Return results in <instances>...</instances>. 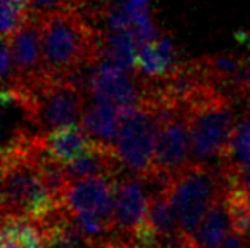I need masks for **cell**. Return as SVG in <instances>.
<instances>
[{"instance_id":"cell-1","label":"cell","mask_w":250,"mask_h":248,"mask_svg":"<svg viewBox=\"0 0 250 248\" xmlns=\"http://www.w3.org/2000/svg\"><path fill=\"white\" fill-rule=\"evenodd\" d=\"M44 75L67 79L81 68L102 62V30L76 10H59L40 18Z\"/></svg>"},{"instance_id":"cell-2","label":"cell","mask_w":250,"mask_h":248,"mask_svg":"<svg viewBox=\"0 0 250 248\" xmlns=\"http://www.w3.org/2000/svg\"><path fill=\"white\" fill-rule=\"evenodd\" d=\"M27 132H18L2 152V217L40 220L62 206L54 199L25 149Z\"/></svg>"},{"instance_id":"cell-3","label":"cell","mask_w":250,"mask_h":248,"mask_svg":"<svg viewBox=\"0 0 250 248\" xmlns=\"http://www.w3.org/2000/svg\"><path fill=\"white\" fill-rule=\"evenodd\" d=\"M85 96L84 90L75 82L49 76H42L29 86L2 92L3 103L21 108L25 119L40 133L81 122Z\"/></svg>"},{"instance_id":"cell-4","label":"cell","mask_w":250,"mask_h":248,"mask_svg":"<svg viewBox=\"0 0 250 248\" xmlns=\"http://www.w3.org/2000/svg\"><path fill=\"white\" fill-rule=\"evenodd\" d=\"M192 161L220 160L236 127L231 96L214 86L203 89L187 104Z\"/></svg>"},{"instance_id":"cell-5","label":"cell","mask_w":250,"mask_h":248,"mask_svg":"<svg viewBox=\"0 0 250 248\" xmlns=\"http://www.w3.org/2000/svg\"><path fill=\"white\" fill-rule=\"evenodd\" d=\"M227 180L220 166L192 161L168 180V194L177 223L190 242Z\"/></svg>"},{"instance_id":"cell-6","label":"cell","mask_w":250,"mask_h":248,"mask_svg":"<svg viewBox=\"0 0 250 248\" xmlns=\"http://www.w3.org/2000/svg\"><path fill=\"white\" fill-rule=\"evenodd\" d=\"M157 125V103L152 100L122 109L121 125L113 146L130 174L141 177L152 174Z\"/></svg>"},{"instance_id":"cell-7","label":"cell","mask_w":250,"mask_h":248,"mask_svg":"<svg viewBox=\"0 0 250 248\" xmlns=\"http://www.w3.org/2000/svg\"><path fill=\"white\" fill-rule=\"evenodd\" d=\"M157 122L152 174L169 180L192 163L188 160L192 156V138L186 104L157 103Z\"/></svg>"},{"instance_id":"cell-8","label":"cell","mask_w":250,"mask_h":248,"mask_svg":"<svg viewBox=\"0 0 250 248\" xmlns=\"http://www.w3.org/2000/svg\"><path fill=\"white\" fill-rule=\"evenodd\" d=\"M87 94L90 100L111 101L122 109H128L146 100L147 76L102 60L92 71Z\"/></svg>"},{"instance_id":"cell-9","label":"cell","mask_w":250,"mask_h":248,"mask_svg":"<svg viewBox=\"0 0 250 248\" xmlns=\"http://www.w3.org/2000/svg\"><path fill=\"white\" fill-rule=\"evenodd\" d=\"M150 188L146 177L130 174L117 180L113 209V239L130 245L136 231L144 225L149 210Z\"/></svg>"},{"instance_id":"cell-10","label":"cell","mask_w":250,"mask_h":248,"mask_svg":"<svg viewBox=\"0 0 250 248\" xmlns=\"http://www.w3.org/2000/svg\"><path fill=\"white\" fill-rule=\"evenodd\" d=\"M117 180L111 177H84L70 180L63 191L62 206L73 215H89L113 225Z\"/></svg>"},{"instance_id":"cell-11","label":"cell","mask_w":250,"mask_h":248,"mask_svg":"<svg viewBox=\"0 0 250 248\" xmlns=\"http://www.w3.org/2000/svg\"><path fill=\"white\" fill-rule=\"evenodd\" d=\"M5 38V37H2ZM15 62L18 82L13 89L29 86L44 75L40 16L32 15L10 38H6ZM10 89V90H13Z\"/></svg>"},{"instance_id":"cell-12","label":"cell","mask_w":250,"mask_h":248,"mask_svg":"<svg viewBox=\"0 0 250 248\" xmlns=\"http://www.w3.org/2000/svg\"><path fill=\"white\" fill-rule=\"evenodd\" d=\"M63 166L68 182L84 177L116 179L119 175L121 169L124 168L113 144H106V142L94 139L78 158Z\"/></svg>"},{"instance_id":"cell-13","label":"cell","mask_w":250,"mask_h":248,"mask_svg":"<svg viewBox=\"0 0 250 248\" xmlns=\"http://www.w3.org/2000/svg\"><path fill=\"white\" fill-rule=\"evenodd\" d=\"M231 217L227 204V185L210 206L206 217L196 229L192 248H220L223 240L231 232Z\"/></svg>"},{"instance_id":"cell-14","label":"cell","mask_w":250,"mask_h":248,"mask_svg":"<svg viewBox=\"0 0 250 248\" xmlns=\"http://www.w3.org/2000/svg\"><path fill=\"white\" fill-rule=\"evenodd\" d=\"M122 108L104 100H90L81 119V127L94 141L114 144L121 125Z\"/></svg>"},{"instance_id":"cell-15","label":"cell","mask_w":250,"mask_h":248,"mask_svg":"<svg viewBox=\"0 0 250 248\" xmlns=\"http://www.w3.org/2000/svg\"><path fill=\"white\" fill-rule=\"evenodd\" d=\"M174 46L169 38L159 37L138 48L135 70L147 77H163L176 67Z\"/></svg>"},{"instance_id":"cell-16","label":"cell","mask_w":250,"mask_h":248,"mask_svg":"<svg viewBox=\"0 0 250 248\" xmlns=\"http://www.w3.org/2000/svg\"><path fill=\"white\" fill-rule=\"evenodd\" d=\"M44 142L57 161L68 165L90 146L92 138L80 125H65L44 133Z\"/></svg>"},{"instance_id":"cell-17","label":"cell","mask_w":250,"mask_h":248,"mask_svg":"<svg viewBox=\"0 0 250 248\" xmlns=\"http://www.w3.org/2000/svg\"><path fill=\"white\" fill-rule=\"evenodd\" d=\"M138 44L133 30H106L102 32V60L113 62L124 70H135Z\"/></svg>"},{"instance_id":"cell-18","label":"cell","mask_w":250,"mask_h":248,"mask_svg":"<svg viewBox=\"0 0 250 248\" xmlns=\"http://www.w3.org/2000/svg\"><path fill=\"white\" fill-rule=\"evenodd\" d=\"M227 204L233 231L250 240V191L241 185L227 182Z\"/></svg>"},{"instance_id":"cell-19","label":"cell","mask_w":250,"mask_h":248,"mask_svg":"<svg viewBox=\"0 0 250 248\" xmlns=\"http://www.w3.org/2000/svg\"><path fill=\"white\" fill-rule=\"evenodd\" d=\"M30 16L29 0H2V37L10 38Z\"/></svg>"},{"instance_id":"cell-20","label":"cell","mask_w":250,"mask_h":248,"mask_svg":"<svg viewBox=\"0 0 250 248\" xmlns=\"http://www.w3.org/2000/svg\"><path fill=\"white\" fill-rule=\"evenodd\" d=\"M29 2H30L32 15L40 18L67 8V0H29Z\"/></svg>"},{"instance_id":"cell-21","label":"cell","mask_w":250,"mask_h":248,"mask_svg":"<svg viewBox=\"0 0 250 248\" xmlns=\"http://www.w3.org/2000/svg\"><path fill=\"white\" fill-rule=\"evenodd\" d=\"M247 244H249V239H246L244 236H241L239 232L231 229V232L228 234L227 239L223 240L220 248H247Z\"/></svg>"},{"instance_id":"cell-22","label":"cell","mask_w":250,"mask_h":248,"mask_svg":"<svg viewBox=\"0 0 250 248\" xmlns=\"http://www.w3.org/2000/svg\"><path fill=\"white\" fill-rule=\"evenodd\" d=\"M2 248H27L22 244L13 242V240H2Z\"/></svg>"},{"instance_id":"cell-23","label":"cell","mask_w":250,"mask_h":248,"mask_svg":"<svg viewBox=\"0 0 250 248\" xmlns=\"http://www.w3.org/2000/svg\"><path fill=\"white\" fill-rule=\"evenodd\" d=\"M32 248H46L43 244H38V245H34V247H32Z\"/></svg>"},{"instance_id":"cell-24","label":"cell","mask_w":250,"mask_h":248,"mask_svg":"<svg viewBox=\"0 0 250 248\" xmlns=\"http://www.w3.org/2000/svg\"><path fill=\"white\" fill-rule=\"evenodd\" d=\"M125 248H131V247H130V245H128V247H125Z\"/></svg>"},{"instance_id":"cell-25","label":"cell","mask_w":250,"mask_h":248,"mask_svg":"<svg viewBox=\"0 0 250 248\" xmlns=\"http://www.w3.org/2000/svg\"><path fill=\"white\" fill-rule=\"evenodd\" d=\"M249 48H250V44H249Z\"/></svg>"}]
</instances>
